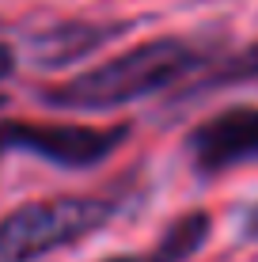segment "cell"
Wrapping results in <instances>:
<instances>
[{
	"mask_svg": "<svg viewBox=\"0 0 258 262\" xmlns=\"http://www.w3.org/2000/svg\"><path fill=\"white\" fill-rule=\"evenodd\" d=\"M243 232H247L251 239H258V202H254L251 209L243 213Z\"/></svg>",
	"mask_w": 258,
	"mask_h": 262,
	"instance_id": "9c48e42d",
	"label": "cell"
},
{
	"mask_svg": "<svg viewBox=\"0 0 258 262\" xmlns=\"http://www.w3.org/2000/svg\"><path fill=\"white\" fill-rule=\"evenodd\" d=\"M209 65L213 61L205 46L179 34H163L114 53L80 76L42 88L38 99L57 111H114V106L159 95L167 88H179L182 80H198Z\"/></svg>",
	"mask_w": 258,
	"mask_h": 262,
	"instance_id": "6da1fadb",
	"label": "cell"
},
{
	"mask_svg": "<svg viewBox=\"0 0 258 262\" xmlns=\"http://www.w3.org/2000/svg\"><path fill=\"white\" fill-rule=\"evenodd\" d=\"M0 106H4V99H0Z\"/></svg>",
	"mask_w": 258,
	"mask_h": 262,
	"instance_id": "30bf717a",
	"label": "cell"
},
{
	"mask_svg": "<svg viewBox=\"0 0 258 262\" xmlns=\"http://www.w3.org/2000/svg\"><path fill=\"white\" fill-rule=\"evenodd\" d=\"M239 84H258V42L243 46L239 53H228L217 65H209L198 80L190 84L186 95H205V92H220V88H239Z\"/></svg>",
	"mask_w": 258,
	"mask_h": 262,
	"instance_id": "52a82bcc",
	"label": "cell"
},
{
	"mask_svg": "<svg viewBox=\"0 0 258 262\" xmlns=\"http://www.w3.org/2000/svg\"><path fill=\"white\" fill-rule=\"evenodd\" d=\"M122 31H129V23H99V19H61L50 23L46 31H38L31 38V57L38 69H65L73 61L87 57L91 50L106 46L110 38H118Z\"/></svg>",
	"mask_w": 258,
	"mask_h": 262,
	"instance_id": "5b68a950",
	"label": "cell"
},
{
	"mask_svg": "<svg viewBox=\"0 0 258 262\" xmlns=\"http://www.w3.org/2000/svg\"><path fill=\"white\" fill-rule=\"evenodd\" d=\"M15 72V50L8 42H0V80H8Z\"/></svg>",
	"mask_w": 258,
	"mask_h": 262,
	"instance_id": "ba28073f",
	"label": "cell"
},
{
	"mask_svg": "<svg viewBox=\"0 0 258 262\" xmlns=\"http://www.w3.org/2000/svg\"><path fill=\"white\" fill-rule=\"evenodd\" d=\"M129 125H76V122H27L0 118V156L27 152L53 167H95L126 144Z\"/></svg>",
	"mask_w": 258,
	"mask_h": 262,
	"instance_id": "3957f363",
	"label": "cell"
},
{
	"mask_svg": "<svg viewBox=\"0 0 258 262\" xmlns=\"http://www.w3.org/2000/svg\"><path fill=\"white\" fill-rule=\"evenodd\" d=\"M213 232V216L205 209H190L182 216H175L171 224L163 228L148 251H133V255H114V258H103V262H186L190 255H198L201 243L209 239Z\"/></svg>",
	"mask_w": 258,
	"mask_h": 262,
	"instance_id": "8992f818",
	"label": "cell"
},
{
	"mask_svg": "<svg viewBox=\"0 0 258 262\" xmlns=\"http://www.w3.org/2000/svg\"><path fill=\"white\" fill-rule=\"evenodd\" d=\"M186 156L198 175L258 164V106H232L198 122L186 137Z\"/></svg>",
	"mask_w": 258,
	"mask_h": 262,
	"instance_id": "277c9868",
	"label": "cell"
},
{
	"mask_svg": "<svg viewBox=\"0 0 258 262\" xmlns=\"http://www.w3.org/2000/svg\"><path fill=\"white\" fill-rule=\"evenodd\" d=\"M118 202L99 194L34 198L0 216V262H38L95 236L114 221Z\"/></svg>",
	"mask_w": 258,
	"mask_h": 262,
	"instance_id": "7a4b0ae2",
	"label": "cell"
}]
</instances>
